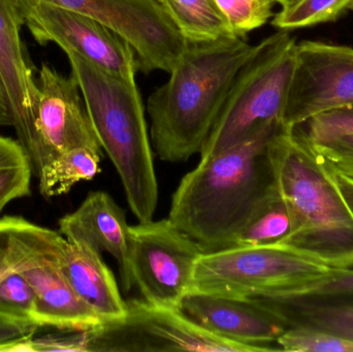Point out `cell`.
<instances>
[{
  "instance_id": "cell-33",
  "label": "cell",
  "mask_w": 353,
  "mask_h": 352,
  "mask_svg": "<svg viewBox=\"0 0 353 352\" xmlns=\"http://www.w3.org/2000/svg\"><path fill=\"white\" fill-rule=\"evenodd\" d=\"M6 126H12V115L8 94L0 76V127Z\"/></svg>"
},
{
  "instance_id": "cell-22",
  "label": "cell",
  "mask_w": 353,
  "mask_h": 352,
  "mask_svg": "<svg viewBox=\"0 0 353 352\" xmlns=\"http://www.w3.org/2000/svg\"><path fill=\"white\" fill-rule=\"evenodd\" d=\"M292 229V217L277 188L241 229L232 247L271 245L283 241Z\"/></svg>"
},
{
  "instance_id": "cell-28",
  "label": "cell",
  "mask_w": 353,
  "mask_h": 352,
  "mask_svg": "<svg viewBox=\"0 0 353 352\" xmlns=\"http://www.w3.org/2000/svg\"><path fill=\"white\" fill-rule=\"evenodd\" d=\"M34 305V291L23 273L10 275L0 282V312L2 313L33 322Z\"/></svg>"
},
{
  "instance_id": "cell-24",
  "label": "cell",
  "mask_w": 353,
  "mask_h": 352,
  "mask_svg": "<svg viewBox=\"0 0 353 352\" xmlns=\"http://www.w3.org/2000/svg\"><path fill=\"white\" fill-rule=\"evenodd\" d=\"M352 0H299L282 8L272 25L279 30H292L337 20Z\"/></svg>"
},
{
  "instance_id": "cell-8",
  "label": "cell",
  "mask_w": 353,
  "mask_h": 352,
  "mask_svg": "<svg viewBox=\"0 0 353 352\" xmlns=\"http://www.w3.org/2000/svg\"><path fill=\"white\" fill-rule=\"evenodd\" d=\"M130 235L134 287L147 303L180 309L201 248L169 218L130 225Z\"/></svg>"
},
{
  "instance_id": "cell-1",
  "label": "cell",
  "mask_w": 353,
  "mask_h": 352,
  "mask_svg": "<svg viewBox=\"0 0 353 352\" xmlns=\"http://www.w3.org/2000/svg\"><path fill=\"white\" fill-rule=\"evenodd\" d=\"M268 157L292 217L290 234L276 244L327 268H353V178L296 128L271 138Z\"/></svg>"
},
{
  "instance_id": "cell-12",
  "label": "cell",
  "mask_w": 353,
  "mask_h": 352,
  "mask_svg": "<svg viewBox=\"0 0 353 352\" xmlns=\"http://www.w3.org/2000/svg\"><path fill=\"white\" fill-rule=\"evenodd\" d=\"M353 103V49L321 41L296 43L281 123L292 130L319 114Z\"/></svg>"
},
{
  "instance_id": "cell-31",
  "label": "cell",
  "mask_w": 353,
  "mask_h": 352,
  "mask_svg": "<svg viewBox=\"0 0 353 352\" xmlns=\"http://www.w3.org/2000/svg\"><path fill=\"white\" fill-rule=\"evenodd\" d=\"M87 331L55 330V333L33 337L30 351L87 352Z\"/></svg>"
},
{
  "instance_id": "cell-23",
  "label": "cell",
  "mask_w": 353,
  "mask_h": 352,
  "mask_svg": "<svg viewBox=\"0 0 353 352\" xmlns=\"http://www.w3.org/2000/svg\"><path fill=\"white\" fill-rule=\"evenodd\" d=\"M32 174L20 143L0 136V214L12 200L30 194Z\"/></svg>"
},
{
  "instance_id": "cell-26",
  "label": "cell",
  "mask_w": 353,
  "mask_h": 352,
  "mask_svg": "<svg viewBox=\"0 0 353 352\" xmlns=\"http://www.w3.org/2000/svg\"><path fill=\"white\" fill-rule=\"evenodd\" d=\"M276 344L288 352H353V341L309 327L286 328Z\"/></svg>"
},
{
  "instance_id": "cell-4",
  "label": "cell",
  "mask_w": 353,
  "mask_h": 352,
  "mask_svg": "<svg viewBox=\"0 0 353 352\" xmlns=\"http://www.w3.org/2000/svg\"><path fill=\"white\" fill-rule=\"evenodd\" d=\"M97 140L115 167L139 222L152 220L159 184L137 81H125L66 51Z\"/></svg>"
},
{
  "instance_id": "cell-7",
  "label": "cell",
  "mask_w": 353,
  "mask_h": 352,
  "mask_svg": "<svg viewBox=\"0 0 353 352\" xmlns=\"http://www.w3.org/2000/svg\"><path fill=\"white\" fill-rule=\"evenodd\" d=\"M122 320L87 331V352H261L220 338L193 322L178 308L161 307L144 300L126 301Z\"/></svg>"
},
{
  "instance_id": "cell-15",
  "label": "cell",
  "mask_w": 353,
  "mask_h": 352,
  "mask_svg": "<svg viewBox=\"0 0 353 352\" xmlns=\"http://www.w3.org/2000/svg\"><path fill=\"white\" fill-rule=\"evenodd\" d=\"M16 0H0V76L8 94L18 142L28 134L39 87L20 37Z\"/></svg>"
},
{
  "instance_id": "cell-11",
  "label": "cell",
  "mask_w": 353,
  "mask_h": 352,
  "mask_svg": "<svg viewBox=\"0 0 353 352\" xmlns=\"http://www.w3.org/2000/svg\"><path fill=\"white\" fill-rule=\"evenodd\" d=\"M16 3L23 26L39 45L56 43L122 80L137 81L134 50L99 21L45 2Z\"/></svg>"
},
{
  "instance_id": "cell-17",
  "label": "cell",
  "mask_w": 353,
  "mask_h": 352,
  "mask_svg": "<svg viewBox=\"0 0 353 352\" xmlns=\"http://www.w3.org/2000/svg\"><path fill=\"white\" fill-rule=\"evenodd\" d=\"M23 275L34 291L33 322L39 328L90 331L103 324L95 312L74 293L55 262L31 269Z\"/></svg>"
},
{
  "instance_id": "cell-35",
  "label": "cell",
  "mask_w": 353,
  "mask_h": 352,
  "mask_svg": "<svg viewBox=\"0 0 353 352\" xmlns=\"http://www.w3.org/2000/svg\"><path fill=\"white\" fill-rule=\"evenodd\" d=\"M348 10H352L353 12V0L352 2H350V6H348Z\"/></svg>"
},
{
  "instance_id": "cell-10",
  "label": "cell",
  "mask_w": 353,
  "mask_h": 352,
  "mask_svg": "<svg viewBox=\"0 0 353 352\" xmlns=\"http://www.w3.org/2000/svg\"><path fill=\"white\" fill-rule=\"evenodd\" d=\"M39 94L30 128L20 142L34 175L56 157L76 147L103 152L74 76L48 64L39 72Z\"/></svg>"
},
{
  "instance_id": "cell-27",
  "label": "cell",
  "mask_w": 353,
  "mask_h": 352,
  "mask_svg": "<svg viewBox=\"0 0 353 352\" xmlns=\"http://www.w3.org/2000/svg\"><path fill=\"white\" fill-rule=\"evenodd\" d=\"M236 37L261 28L274 16L275 0H213Z\"/></svg>"
},
{
  "instance_id": "cell-9",
  "label": "cell",
  "mask_w": 353,
  "mask_h": 352,
  "mask_svg": "<svg viewBox=\"0 0 353 352\" xmlns=\"http://www.w3.org/2000/svg\"><path fill=\"white\" fill-rule=\"evenodd\" d=\"M45 2L99 21L128 43L138 70L170 72L187 41L161 0H16Z\"/></svg>"
},
{
  "instance_id": "cell-18",
  "label": "cell",
  "mask_w": 353,
  "mask_h": 352,
  "mask_svg": "<svg viewBox=\"0 0 353 352\" xmlns=\"http://www.w3.org/2000/svg\"><path fill=\"white\" fill-rule=\"evenodd\" d=\"M65 242L61 234L23 217H0V282L10 275L56 262Z\"/></svg>"
},
{
  "instance_id": "cell-13",
  "label": "cell",
  "mask_w": 353,
  "mask_h": 352,
  "mask_svg": "<svg viewBox=\"0 0 353 352\" xmlns=\"http://www.w3.org/2000/svg\"><path fill=\"white\" fill-rule=\"evenodd\" d=\"M180 309L208 332L234 342L279 351L269 345L286 330L285 324L252 298L189 291Z\"/></svg>"
},
{
  "instance_id": "cell-3",
  "label": "cell",
  "mask_w": 353,
  "mask_h": 352,
  "mask_svg": "<svg viewBox=\"0 0 353 352\" xmlns=\"http://www.w3.org/2000/svg\"><path fill=\"white\" fill-rule=\"evenodd\" d=\"M255 51L241 37L187 41L169 80L147 103L159 158L180 163L201 153L236 74Z\"/></svg>"
},
{
  "instance_id": "cell-21",
  "label": "cell",
  "mask_w": 353,
  "mask_h": 352,
  "mask_svg": "<svg viewBox=\"0 0 353 352\" xmlns=\"http://www.w3.org/2000/svg\"><path fill=\"white\" fill-rule=\"evenodd\" d=\"M187 41L236 37L213 0H161Z\"/></svg>"
},
{
  "instance_id": "cell-5",
  "label": "cell",
  "mask_w": 353,
  "mask_h": 352,
  "mask_svg": "<svg viewBox=\"0 0 353 352\" xmlns=\"http://www.w3.org/2000/svg\"><path fill=\"white\" fill-rule=\"evenodd\" d=\"M296 47L290 30H279L257 43L256 51L232 82L199 153L201 159L250 140L272 122H281L296 63Z\"/></svg>"
},
{
  "instance_id": "cell-14",
  "label": "cell",
  "mask_w": 353,
  "mask_h": 352,
  "mask_svg": "<svg viewBox=\"0 0 353 352\" xmlns=\"http://www.w3.org/2000/svg\"><path fill=\"white\" fill-rule=\"evenodd\" d=\"M59 233L70 243L108 252L118 264L124 293L134 287L130 272V235L126 213L109 194L92 191L74 212L60 219Z\"/></svg>"
},
{
  "instance_id": "cell-20",
  "label": "cell",
  "mask_w": 353,
  "mask_h": 352,
  "mask_svg": "<svg viewBox=\"0 0 353 352\" xmlns=\"http://www.w3.org/2000/svg\"><path fill=\"white\" fill-rule=\"evenodd\" d=\"M101 153L89 147H76L56 157L37 175L41 196H62L79 182L92 180L101 173Z\"/></svg>"
},
{
  "instance_id": "cell-29",
  "label": "cell",
  "mask_w": 353,
  "mask_h": 352,
  "mask_svg": "<svg viewBox=\"0 0 353 352\" xmlns=\"http://www.w3.org/2000/svg\"><path fill=\"white\" fill-rule=\"evenodd\" d=\"M294 128L308 141L353 134V103L319 114Z\"/></svg>"
},
{
  "instance_id": "cell-19",
  "label": "cell",
  "mask_w": 353,
  "mask_h": 352,
  "mask_svg": "<svg viewBox=\"0 0 353 352\" xmlns=\"http://www.w3.org/2000/svg\"><path fill=\"white\" fill-rule=\"evenodd\" d=\"M286 328L309 327L353 341V300L313 297L252 298Z\"/></svg>"
},
{
  "instance_id": "cell-6",
  "label": "cell",
  "mask_w": 353,
  "mask_h": 352,
  "mask_svg": "<svg viewBox=\"0 0 353 352\" xmlns=\"http://www.w3.org/2000/svg\"><path fill=\"white\" fill-rule=\"evenodd\" d=\"M327 267L281 244L230 247L203 253L190 291L240 298L271 297Z\"/></svg>"
},
{
  "instance_id": "cell-16",
  "label": "cell",
  "mask_w": 353,
  "mask_h": 352,
  "mask_svg": "<svg viewBox=\"0 0 353 352\" xmlns=\"http://www.w3.org/2000/svg\"><path fill=\"white\" fill-rule=\"evenodd\" d=\"M80 299L105 322L122 320L128 312L113 272L101 253L84 244L66 240L55 262Z\"/></svg>"
},
{
  "instance_id": "cell-2",
  "label": "cell",
  "mask_w": 353,
  "mask_h": 352,
  "mask_svg": "<svg viewBox=\"0 0 353 352\" xmlns=\"http://www.w3.org/2000/svg\"><path fill=\"white\" fill-rule=\"evenodd\" d=\"M283 128L274 121L250 140L201 159L183 177L172 198L169 219L203 253L232 247L276 185L268 145Z\"/></svg>"
},
{
  "instance_id": "cell-25",
  "label": "cell",
  "mask_w": 353,
  "mask_h": 352,
  "mask_svg": "<svg viewBox=\"0 0 353 352\" xmlns=\"http://www.w3.org/2000/svg\"><path fill=\"white\" fill-rule=\"evenodd\" d=\"M313 297L353 300V269H327L292 283L272 297Z\"/></svg>"
},
{
  "instance_id": "cell-32",
  "label": "cell",
  "mask_w": 353,
  "mask_h": 352,
  "mask_svg": "<svg viewBox=\"0 0 353 352\" xmlns=\"http://www.w3.org/2000/svg\"><path fill=\"white\" fill-rule=\"evenodd\" d=\"M309 142L336 167L353 178V134Z\"/></svg>"
},
{
  "instance_id": "cell-34",
  "label": "cell",
  "mask_w": 353,
  "mask_h": 352,
  "mask_svg": "<svg viewBox=\"0 0 353 352\" xmlns=\"http://www.w3.org/2000/svg\"><path fill=\"white\" fill-rule=\"evenodd\" d=\"M275 1L276 3L281 4L282 8H288V6L296 3L299 0H275Z\"/></svg>"
},
{
  "instance_id": "cell-30",
  "label": "cell",
  "mask_w": 353,
  "mask_h": 352,
  "mask_svg": "<svg viewBox=\"0 0 353 352\" xmlns=\"http://www.w3.org/2000/svg\"><path fill=\"white\" fill-rule=\"evenodd\" d=\"M37 324L0 312V351H30Z\"/></svg>"
}]
</instances>
